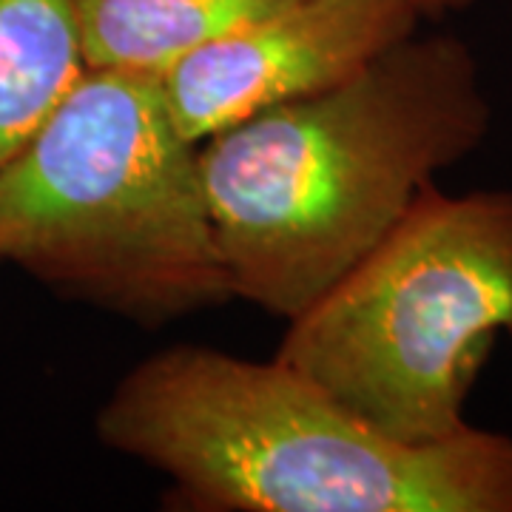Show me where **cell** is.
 <instances>
[{
  "instance_id": "3957f363",
  "label": "cell",
  "mask_w": 512,
  "mask_h": 512,
  "mask_svg": "<svg viewBox=\"0 0 512 512\" xmlns=\"http://www.w3.org/2000/svg\"><path fill=\"white\" fill-rule=\"evenodd\" d=\"M0 262L143 328L234 299L163 74L83 69L0 163Z\"/></svg>"
},
{
  "instance_id": "6da1fadb",
  "label": "cell",
  "mask_w": 512,
  "mask_h": 512,
  "mask_svg": "<svg viewBox=\"0 0 512 512\" xmlns=\"http://www.w3.org/2000/svg\"><path fill=\"white\" fill-rule=\"evenodd\" d=\"M493 109L473 49L410 35L328 92L200 143L231 296L291 322L470 157Z\"/></svg>"
},
{
  "instance_id": "5b68a950",
  "label": "cell",
  "mask_w": 512,
  "mask_h": 512,
  "mask_svg": "<svg viewBox=\"0 0 512 512\" xmlns=\"http://www.w3.org/2000/svg\"><path fill=\"white\" fill-rule=\"evenodd\" d=\"M413 0H293L163 69L191 143L345 83L419 29Z\"/></svg>"
},
{
  "instance_id": "52a82bcc",
  "label": "cell",
  "mask_w": 512,
  "mask_h": 512,
  "mask_svg": "<svg viewBox=\"0 0 512 512\" xmlns=\"http://www.w3.org/2000/svg\"><path fill=\"white\" fill-rule=\"evenodd\" d=\"M83 69L74 0H0V163Z\"/></svg>"
},
{
  "instance_id": "7a4b0ae2",
  "label": "cell",
  "mask_w": 512,
  "mask_h": 512,
  "mask_svg": "<svg viewBox=\"0 0 512 512\" xmlns=\"http://www.w3.org/2000/svg\"><path fill=\"white\" fill-rule=\"evenodd\" d=\"M94 433L163 473L174 510L512 512V436L470 424L390 439L276 356L151 353L100 404Z\"/></svg>"
},
{
  "instance_id": "8992f818",
  "label": "cell",
  "mask_w": 512,
  "mask_h": 512,
  "mask_svg": "<svg viewBox=\"0 0 512 512\" xmlns=\"http://www.w3.org/2000/svg\"><path fill=\"white\" fill-rule=\"evenodd\" d=\"M293 0H74L86 69L163 72Z\"/></svg>"
},
{
  "instance_id": "ba28073f",
  "label": "cell",
  "mask_w": 512,
  "mask_h": 512,
  "mask_svg": "<svg viewBox=\"0 0 512 512\" xmlns=\"http://www.w3.org/2000/svg\"><path fill=\"white\" fill-rule=\"evenodd\" d=\"M476 0H413V6L419 9L421 18H441L450 12H461L467 6H473Z\"/></svg>"
},
{
  "instance_id": "277c9868",
  "label": "cell",
  "mask_w": 512,
  "mask_h": 512,
  "mask_svg": "<svg viewBox=\"0 0 512 512\" xmlns=\"http://www.w3.org/2000/svg\"><path fill=\"white\" fill-rule=\"evenodd\" d=\"M512 339V191L430 183L308 311L276 359L399 441L450 439L495 342Z\"/></svg>"
}]
</instances>
